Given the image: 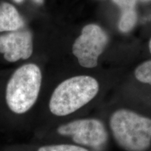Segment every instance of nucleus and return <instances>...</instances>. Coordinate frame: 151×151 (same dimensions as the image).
Returning a JSON list of instances; mask_svg holds the SVG:
<instances>
[{
  "label": "nucleus",
  "instance_id": "1",
  "mask_svg": "<svg viewBox=\"0 0 151 151\" xmlns=\"http://www.w3.org/2000/svg\"><path fill=\"white\" fill-rule=\"evenodd\" d=\"M42 73L32 63L18 68L7 81L4 100L8 109L16 114H23L35 105L40 92Z\"/></svg>",
  "mask_w": 151,
  "mask_h": 151
},
{
  "label": "nucleus",
  "instance_id": "2",
  "mask_svg": "<svg viewBox=\"0 0 151 151\" xmlns=\"http://www.w3.org/2000/svg\"><path fill=\"white\" fill-rule=\"evenodd\" d=\"M99 90V83L93 77L86 75L71 77L55 89L49 101V109L56 116L70 115L93 99Z\"/></svg>",
  "mask_w": 151,
  "mask_h": 151
},
{
  "label": "nucleus",
  "instance_id": "3",
  "mask_svg": "<svg viewBox=\"0 0 151 151\" xmlns=\"http://www.w3.org/2000/svg\"><path fill=\"white\" fill-rule=\"evenodd\" d=\"M110 127L116 143L127 151H146L151 145V119L127 109L111 116Z\"/></svg>",
  "mask_w": 151,
  "mask_h": 151
},
{
  "label": "nucleus",
  "instance_id": "4",
  "mask_svg": "<svg viewBox=\"0 0 151 151\" xmlns=\"http://www.w3.org/2000/svg\"><path fill=\"white\" fill-rule=\"evenodd\" d=\"M108 41V35L102 28L97 24H89L83 28L81 35L75 40L72 52L83 67L94 68Z\"/></svg>",
  "mask_w": 151,
  "mask_h": 151
},
{
  "label": "nucleus",
  "instance_id": "5",
  "mask_svg": "<svg viewBox=\"0 0 151 151\" xmlns=\"http://www.w3.org/2000/svg\"><path fill=\"white\" fill-rule=\"evenodd\" d=\"M59 134L71 137L78 144L99 148L106 143L108 133L100 120L94 118L79 119L58 127Z\"/></svg>",
  "mask_w": 151,
  "mask_h": 151
},
{
  "label": "nucleus",
  "instance_id": "6",
  "mask_svg": "<svg viewBox=\"0 0 151 151\" xmlns=\"http://www.w3.org/2000/svg\"><path fill=\"white\" fill-rule=\"evenodd\" d=\"M32 52V35L29 30L21 29L0 35V53L6 61L28 59Z\"/></svg>",
  "mask_w": 151,
  "mask_h": 151
},
{
  "label": "nucleus",
  "instance_id": "7",
  "mask_svg": "<svg viewBox=\"0 0 151 151\" xmlns=\"http://www.w3.org/2000/svg\"><path fill=\"white\" fill-rule=\"evenodd\" d=\"M24 25L23 20L14 6L6 2L0 4V32L23 29Z\"/></svg>",
  "mask_w": 151,
  "mask_h": 151
},
{
  "label": "nucleus",
  "instance_id": "8",
  "mask_svg": "<svg viewBox=\"0 0 151 151\" xmlns=\"http://www.w3.org/2000/svg\"><path fill=\"white\" fill-rule=\"evenodd\" d=\"M137 22V14L134 9H127L122 11L118 27L120 32L127 33L134 27Z\"/></svg>",
  "mask_w": 151,
  "mask_h": 151
},
{
  "label": "nucleus",
  "instance_id": "9",
  "mask_svg": "<svg viewBox=\"0 0 151 151\" xmlns=\"http://www.w3.org/2000/svg\"><path fill=\"white\" fill-rule=\"evenodd\" d=\"M136 78L143 83L151 86V60L143 62L135 69Z\"/></svg>",
  "mask_w": 151,
  "mask_h": 151
},
{
  "label": "nucleus",
  "instance_id": "10",
  "mask_svg": "<svg viewBox=\"0 0 151 151\" xmlns=\"http://www.w3.org/2000/svg\"><path fill=\"white\" fill-rule=\"evenodd\" d=\"M38 151H88L83 147L70 144H58L42 146Z\"/></svg>",
  "mask_w": 151,
  "mask_h": 151
},
{
  "label": "nucleus",
  "instance_id": "11",
  "mask_svg": "<svg viewBox=\"0 0 151 151\" xmlns=\"http://www.w3.org/2000/svg\"><path fill=\"white\" fill-rule=\"evenodd\" d=\"M117 5L119 6L122 11L127 9H134V6L137 0H113Z\"/></svg>",
  "mask_w": 151,
  "mask_h": 151
},
{
  "label": "nucleus",
  "instance_id": "12",
  "mask_svg": "<svg viewBox=\"0 0 151 151\" xmlns=\"http://www.w3.org/2000/svg\"><path fill=\"white\" fill-rule=\"evenodd\" d=\"M36 3L39 4H41L43 3V0H34Z\"/></svg>",
  "mask_w": 151,
  "mask_h": 151
},
{
  "label": "nucleus",
  "instance_id": "13",
  "mask_svg": "<svg viewBox=\"0 0 151 151\" xmlns=\"http://www.w3.org/2000/svg\"><path fill=\"white\" fill-rule=\"evenodd\" d=\"M149 50H150V52L151 53V39L150 40V42H149Z\"/></svg>",
  "mask_w": 151,
  "mask_h": 151
},
{
  "label": "nucleus",
  "instance_id": "14",
  "mask_svg": "<svg viewBox=\"0 0 151 151\" xmlns=\"http://www.w3.org/2000/svg\"><path fill=\"white\" fill-rule=\"evenodd\" d=\"M24 0H14V1H16V3H20L22 2V1H23Z\"/></svg>",
  "mask_w": 151,
  "mask_h": 151
},
{
  "label": "nucleus",
  "instance_id": "15",
  "mask_svg": "<svg viewBox=\"0 0 151 151\" xmlns=\"http://www.w3.org/2000/svg\"><path fill=\"white\" fill-rule=\"evenodd\" d=\"M143 1H151V0H141Z\"/></svg>",
  "mask_w": 151,
  "mask_h": 151
}]
</instances>
